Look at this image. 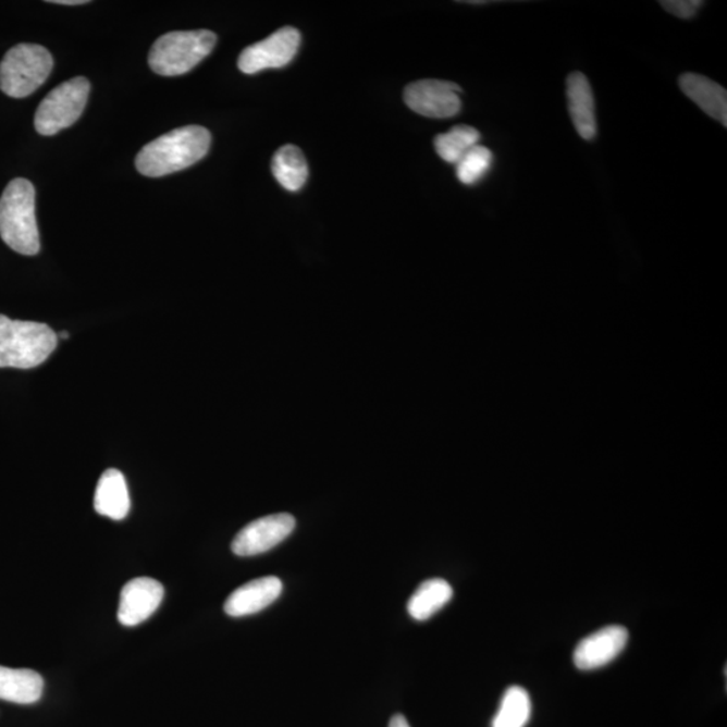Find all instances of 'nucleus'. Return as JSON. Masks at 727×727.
Masks as SVG:
<instances>
[{
  "label": "nucleus",
  "instance_id": "nucleus-1",
  "mask_svg": "<svg viewBox=\"0 0 727 727\" xmlns=\"http://www.w3.org/2000/svg\"><path fill=\"white\" fill-rule=\"evenodd\" d=\"M210 141L212 136L206 127L173 130L146 145L136 157L135 167L151 178L177 173L201 161L208 155Z\"/></svg>",
  "mask_w": 727,
  "mask_h": 727
},
{
  "label": "nucleus",
  "instance_id": "nucleus-2",
  "mask_svg": "<svg viewBox=\"0 0 727 727\" xmlns=\"http://www.w3.org/2000/svg\"><path fill=\"white\" fill-rule=\"evenodd\" d=\"M0 237L13 251L34 257L41 249L36 218V189L15 178L0 197Z\"/></svg>",
  "mask_w": 727,
  "mask_h": 727
},
{
  "label": "nucleus",
  "instance_id": "nucleus-3",
  "mask_svg": "<svg viewBox=\"0 0 727 727\" xmlns=\"http://www.w3.org/2000/svg\"><path fill=\"white\" fill-rule=\"evenodd\" d=\"M59 337L47 323L0 315V368L32 369L53 354Z\"/></svg>",
  "mask_w": 727,
  "mask_h": 727
},
{
  "label": "nucleus",
  "instance_id": "nucleus-4",
  "mask_svg": "<svg viewBox=\"0 0 727 727\" xmlns=\"http://www.w3.org/2000/svg\"><path fill=\"white\" fill-rule=\"evenodd\" d=\"M218 42L210 30L172 32L159 37L149 54L151 71L161 76H181L206 59Z\"/></svg>",
  "mask_w": 727,
  "mask_h": 727
},
{
  "label": "nucleus",
  "instance_id": "nucleus-5",
  "mask_svg": "<svg viewBox=\"0 0 727 727\" xmlns=\"http://www.w3.org/2000/svg\"><path fill=\"white\" fill-rule=\"evenodd\" d=\"M53 57L39 45L21 44L10 49L0 62V89L14 99H24L47 82Z\"/></svg>",
  "mask_w": 727,
  "mask_h": 727
},
{
  "label": "nucleus",
  "instance_id": "nucleus-6",
  "mask_svg": "<svg viewBox=\"0 0 727 727\" xmlns=\"http://www.w3.org/2000/svg\"><path fill=\"white\" fill-rule=\"evenodd\" d=\"M90 93V84L85 77L67 79L54 88L41 101L34 118L37 133L52 136L73 126L82 113Z\"/></svg>",
  "mask_w": 727,
  "mask_h": 727
},
{
  "label": "nucleus",
  "instance_id": "nucleus-7",
  "mask_svg": "<svg viewBox=\"0 0 727 727\" xmlns=\"http://www.w3.org/2000/svg\"><path fill=\"white\" fill-rule=\"evenodd\" d=\"M299 45L300 33L297 28L282 27L263 41L244 49L238 57V70L246 75H255L261 71L285 67L297 56Z\"/></svg>",
  "mask_w": 727,
  "mask_h": 727
},
{
  "label": "nucleus",
  "instance_id": "nucleus-8",
  "mask_svg": "<svg viewBox=\"0 0 727 727\" xmlns=\"http://www.w3.org/2000/svg\"><path fill=\"white\" fill-rule=\"evenodd\" d=\"M463 89L452 82L443 79H419L407 85L405 101L408 108L419 115L433 119L456 116L463 103L459 94Z\"/></svg>",
  "mask_w": 727,
  "mask_h": 727
},
{
  "label": "nucleus",
  "instance_id": "nucleus-9",
  "mask_svg": "<svg viewBox=\"0 0 727 727\" xmlns=\"http://www.w3.org/2000/svg\"><path fill=\"white\" fill-rule=\"evenodd\" d=\"M295 519L288 514L264 516L244 527L232 542L237 556H255L267 553L292 535Z\"/></svg>",
  "mask_w": 727,
  "mask_h": 727
},
{
  "label": "nucleus",
  "instance_id": "nucleus-10",
  "mask_svg": "<svg viewBox=\"0 0 727 727\" xmlns=\"http://www.w3.org/2000/svg\"><path fill=\"white\" fill-rule=\"evenodd\" d=\"M628 629L609 625L584 638L574 651V664L582 671L605 667L620 655L628 644Z\"/></svg>",
  "mask_w": 727,
  "mask_h": 727
},
{
  "label": "nucleus",
  "instance_id": "nucleus-11",
  "mask_svg": "<svg viewBox=\"0 0 727 727\" xmlns=\"http://www.w3.org/2000/svg\"><path fill=\"white\" fill-rule=\"evenodd\" d=\"M164 589L152 578H135L124 584L118 618L126 627H135L152 616L163 600Z\"/></svg>",
  "mask_w": 727,
  "mask_h": 727
},
{
  "label": "nucleus",
  "instance_id": "nucleus-12",
  "mask_svg": "<svg viewBox=\"0 0 727 727\" xmlns=\"http://www.w3.org/2000/svg\"><path fill=\"white\" fill-rule=\"evenodd\" d=\"M283 584L280 578L263 577L254 579L226 599L224 611L231 617L251 616L270 606L280 599Z\"/></svg>",
  "mask_w": 727,
  "mask_h": 727
},
{
  "label": "nucleus",
  "instance_id": "nucleus-13",
  "mask_svg": "<svg viewBox=\"0 0 727 727\" xmlns=\"http://www.w3.org/2000/svg\"><path fill=\"white\" fill-rule=\"evenodd\" d=\"M567 101L574 127L584 140H593L597 135L595 104L592 87L587 76L574 72L567 77Z\"/></svg>",
  "mask_w": 727,
  "mask_h": 727
},
{
  "label": "nucleus",
  "instance_id": "nucleus-14",
  "mask_svg": "<svg viewBox=\"0 0 727 727\" xmlns=\"http://www.w3.org/2000/svg\"><path fill=\"white\" fill-rule=\"evenodd\" d=\"M679 85L687 98L708 116L727 126V93L724 87L697 73H685L679 78Z\"/></svg>",
  "mask_w": 727,
  "mask_h": 727
},
{
  "label": "nucleus",
  "instance_id": "nucleus-15",
  "mask_svg": "<svg viewBox=\"0 0 727 727\" xmlns=\"http://www.w3.org/2000/svg\"><path fill=\"white\" fill-rule=\"evenodd\" d=\"M95 510L106 518L123 520L130 513V494L126 479L121 470L108 469L96 486Z\"/></svg>",
  "mask_w": 727,
  "mask_h": 727
},
{
  "label": "nucleus",
  "instance_id": "nucleus-16",
  "mask_svg": "<svg viewBox=\"0 0 727 727\" xmlns=\"http://www.w3.org/2000/svg\"><path fill=\"white\" fill-rule=\"evenodd\" d=\"M42 676L33 669L0 666V701L33 704L41 700Z\"/></svg>",
  "mask_w": 727,
  "mask_h": 727
},
{
  "label": "nucleus",
  "instance_id": "nucleus-17",
  "mask_svg": "<svg viewBox=\"0 0 727 727\" xmlns=\"http://www.w3.org/2000/svg\"><path fill=\"white\" fill-rule=\"evenodd\" d=\"M453 599V588L445 579H428L419 584L407 604L408 615L414 620L426 621L439 613Z\"/></svg>",
  "mask_w": 727,
  "mask_h": 727
},
{
  "label": "nucleus",
  "instance_id": "nucleus-18",
  "mask_svg": "<svg viewBox=\"0 0 727 727\" xmlns=\"http://www.w3.org/2000/svg\"><path fill=\"white\" fill-rule=\"evenodd\" d=\"M272 174L288 192L303 189L309 177V167L299 147L286 145L281 147L272 158Z\"/></svg>",
  "mask_w": 727,
  "mask_h": 727
},
{
  "label": "nucleus",
  "instance_id": "nucleus-19",
  "mask_svg": "<svg viewBox=\"0 0 727 727\" xmlns=\"http://www.w3.org/2000/svg\"><path fill=\"white\" fill-rule=\"evenodd\" d=\"M531 712L530 694L520 686L509 687L500 702L492 727H526L531 718Z\"/></svg>",
  "mask_w": 727,
  "mask_h": 727
},
{
  "label": "nucleus",
  "instance_id": "nucleus-20",
  "mask_svg": "<svg viewBox=\"0 0 727 727\" xmlns=\"http://www.w3.org/2000/svg\"><path fill=\"white\" fill-rule=\"evenodd\" d=\"M480 138L479 131L461 124V126L453 127L447 133L436 136L435 151L443 161L456 164L470 149L479 145Z\"/></svg>",
  "mask_w": 727,
  "mask_h": 727
},
{
  "label": "nucleus",
  "instance_id": "nucleus-21",
  "mask_svg": "<svg viewBox=\"0 0 727 727\" xmlns=\"http://www.w3.org/2000/svg\"><path fill=\"white\" fill-rule=\"evenodd\" d=\"M493 155L484 146L477 145L456 163V173L464 185H475L490 172Z\"/></svg>",
  "mask_w": 727,
  "mask_h": 727
},
{
  "label": "nucleus",
  "instance_id": "nucleus-22",
  "mask_svg": "<svg viewBox=\"0 0 727 727\" xmlns=\"http://www.w3.org/2000/svg\"><path fill=\"white\" fill-rule=\"evenodd\" d=\"M703 4L704 2H700V0H668V2H661L664 10L681 20H690L692 16H695Z\"/></svg>",
  "mask_w": 727,
  "mask_h": 727
},
{
  "label": "nucleus",
  "instance_id": "nucleus-23",
  "mask_svg": "<svg viewBox=\"0 0 727 727\" xmlns=\"http://www.w3.org/2000/svg\"><path fill=\"white\" fill-rule=\"evenodd\" d=\"M389 727H411L408 720L402 714H396L390 720Z\"/></svg>",
  "mask_w": 727,
  "mask_h": 727
},
{
  "label": "nucleus",
  "instance_id": "nucleus-24",
  "mask_svg": "<svg viewBox=\"0 0 727 727\" xmlns=\"http://www.w3.org/2000/svg\"><path fill=\"white\" fill-rule=\"evenodd\" d=\"M50 3L76 5L88 3L87 0H50Z\"/></svg>",
  "mask_w": 727,
  "mask_h": 727
},
{
  "label": "nucleus",
  "instance_id": "nucleus-25",
  "mask_svg": "<svg viewBox=\"0 0 727 727\" xmlns=\"http://www.w3.org/2000/svg\"><path fill=\"white\" fill-rule=\"evenodd\" d=\"M57 337H59V338H61V340H65V338L70 337V333H67V332H60V334H57Z\"/></svg>",
  "mask_w": 727,
  "mask_h": 727
}]
</instances>
